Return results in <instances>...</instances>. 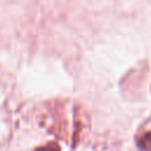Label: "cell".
Listing matches in <instances>:
<instances>
[{"label":"cell","mask_w":151,"mask_h":151,"mask_svg":"<svg viewBox=\"0 0 151 151\" xmlns=\"http://www.w3.org/2000/svg\"><path fill=\"white\" fill-rule=\"evenodd\" d=\"M138 147L143 151H151V132L144 133L137 142Z\"/></svg>","instance_id":"cell-1"},{"label":"cell","mask_w":151,"mask_h":151,"mask_svg":"<svg viewBox=\"0 0 151 151\" xmlns=\"http://www.w3.org/2000/svg\"><path fill=\"white\" fill-rule=\"evenodd\" d=\"M35 151H59V145L55 144V143H51V144H48L46 146L37 149Z\"/></svg>","instance_id":"cell-2"}]
</instances>
